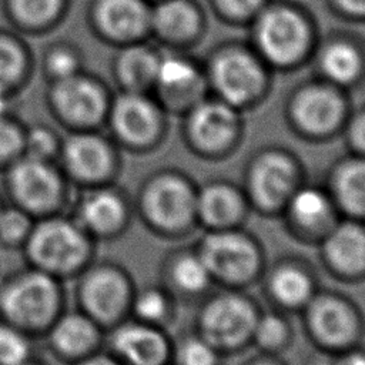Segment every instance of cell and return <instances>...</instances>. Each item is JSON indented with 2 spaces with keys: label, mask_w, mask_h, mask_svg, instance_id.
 <instances>
[{
  "label": "cell",
  "mask_w": 365,
  "mask_h": 365,
  "mask_svg": "<svg viewBox=\"0 0 365 365\" xmlns=\"http://www.w3.org/2000/svg\"><path fill=\"white\" fill-rule=\"evenodd\" d=\"M257 317L255 307L244 295L218 294L200 312V336L218 351L235 349L251 339Z\"/></svg>",
  "instance_id": "5bb4252c"
},
{
  "label": "cell",
  "mask_w": 365,
  "mask_h": 365,
  "mask_svg": "<svg viewBox=\"0 0 365 365\" xmlns=\"http://www.w3.org/2000/svg\"><path fill=\"white\" fill-rule=\"evenodd\" d=\"M104 348L123 365H164L170 355L160 327L130 317L106 332Z\"/></svg>",
  "instance_id": "ffe728a7"
},
{
  "label": "cell",
  "mask_w": 365,
  "mask_h": 365,
  "mask_svg": "<svg viewBox=\"0 0 365 365\" xmlns=\"http://www.w3.org/2000/svg\"><path fill=\"white\" fill-rule=\"evenodd\" d=\"M96 241L118 238L131 220V202L114 182L76 190L67 211Z\"/></svg>",
  "instance_id": "7c38bea8"
},
{
  "label": "cell",
  "mask_w": 365,
  "mask_h": 365,
  "mask_svg": "<svg viewBox=\"0 0 365 365\" xmlns=\"http://www.w3.org/2000/svg\"><path fill=\"white\" fill-rule=\"evenodd\" d=\"M71 365H123V364L115 356H113L106 348H103Z\"/></svg>",
  "instance_id": "f6af8a7d"
},
{
  "label": "cell",
  "mask_w": 365,
  "mask_h": 365,
  "mask_svg": "<svg viewBox=\"0 0 365 365\" xmlns=\"http://www.w3.org/2000/svg\"><path fill=\"white\" fill-rule=\"evenodd\" d=\"M297 180L298 167L291 155L278 150L262 151L248 170V195L259 208L277 211L285 207L298 188Z\"/></svg>",
  "instance_id": "ac0fdd59"
},
{
  "label": "cell",
  "mask_w": 365,
  "mask_h": 365,
  "mask_svg": "<svg viewBox=\"0 0 365 365\" xmlns=\"http://www.w3.org/2000/svg\"><path fill=\"white\" fill-rule=\"evenodd\" d=\"M71 0H0L10 29L23 36H44L67 17Z\"/></svg>",
  "instance_id": "484cf974"
},
{
  "label": "cell",
  "mask_w": 365,
  "mask_h": 365,
  "mask_svg": "<svg viewBox=\"0 0 365 365\" xmlns=\"http://www.w3.org/2000/svg\"><path fill=\"white\" fill-rule=\"evenodd\" d=\"M211 279L212 277L198 252L182 254L170 265V281L175 288L187 295L204 292Z\"/></svg>",
  "instance_id": "d6a6232c"
},
{
  "label": "cell",
  "mask_w": 365,
  "mask_h": 365,
  "mask_svg": "<svg viewBox=\"0 0 365 365\" xmlns=\"http://www.w3.org/2000/svg\"><path fill=\"white\" fill-rule=\"evenodd\" d=\"M346 91L318 77L297 86L288 101L287 115L295 131L305 137H329L349 117Z\"/></svg>",
  "instance_id": "9c48e42d"
},
{
  "label": "cell",
  "mask_w": 365,
  "mask_h": 365,
  "mask_svg": "<svg viewBox=\"0 0 365 365\" xmlns=\"http://www.w3.org/2000/svg\"><path fill=\"white\" fill-rule=\"evenodd\" d=\"M63 135L58 130L46 123L26 124L24 155L57 161Z\"/></svg>",
  "instance_id": "74e56055"
},
{
  "label": "cell",
  "mask_w": 365,
  "mask_h": 365,
  "mask_svg": "<svg viewBox=\"0 0 365 365\" xmlns=\"http://www.w3.org/2000/svg\"><path fill=\"white\" fill-rule=\"evenodd\" d=\"M150 3H155V1H158V0H148Z\"/></svg>",
  "instance_id": "681fc988"
},
{
  "label": "cell",
  "mask_w": 365,
  "mask_h": 365,
  "mask_svg": "<svg viewBox=\"0 0 365 365\" xmlns=\"http://www.w3.org/2000/svg\"><path fill=\"white\" fill-rule=\"evenodd\" d=\"M137 210L148 227L161 232L177 231L195 217V191L187 180L160 173L144 181Z\"/></svg>",
  "instance_id": "8fae6325"
},
{
  "label": "cell",
  "mask_w": 365,
  "mask_h": 365,
  "mask_svg": "<svg viewBox=\"0 0 365 365\" xmlns=\"http://www.w3.org/2000/svg\"><path fill=\"white\" fill-rule=\"evenodd\" d=\"M50 355L63 365H71L106 344V329L78 308H66L41 336Z\"/></svg>",
  "instance_id": "d6986e66"
},
{
  "label": "cell",
  "mask_w": 365,
  "mask_h": 365,
  "mask_svg": "<svg viewBox=\"0 0 365 365\" xmlns=\"http://www.w3.org/2000/svg\"><path fill=\"white\" fill-rule=\"evenodd\" d=\"M315 365H365V352L349 351L335 358L321 359Z\"/></svg>",
  "instance_id": "ee69618b"
},
{
  "label": "cell",
  "mask_w": 365,
  "mask_h": 365,
  "mask_svg": "<svg viewBox=\"0 0 365 365\" xmlns=\"http://www.w3.org/2000/svg\"><path fill=\"white\" fill-rule=\"evenodd\" d=\"M174 356L177 365H218V349L200 335L182 339Z\"/></svg>",
  "instance_id": "60d3db41"
},
{
  "label": "cell",
  "mask_w": 365,
  "mask_h": 365,
  "mask_svg": "<svg viewBox=\"0 0 365 365\" xmlns=\"http://www.w3.org/2000/svg\"><path fill=\"white\" fill-rule=\"evenodd\" d=\"M26 124L13 110L0 111V174L24 154Z\"/></svg>",
  "instance_id": "d590c367"
},
{
  "label": "cell",
  "mask_w": 365,
  "mask_h": 365,
  "mask_svg": "<svg viewBox=\"0 0 365 365\" xmlns=\"http://www.w3.org/2000/svg\"><path fill=\"white\" fill-rule=\"evenodd\" d=\"M161 50L148 40L115 48L110 74L117 91L153 93Z\"/></svg>",
  "instance_id": "cb8c5ba5"
},
{
  "label": "cell",
  "mask_w": 365,
  "mask_h": 365,
  "mask_svg": "<svg viewBox=\"0 0 365 365\" xmlns=\"http://www.w3.org/2000/svg\"><path fill=\"white\" fill-rule=\"evenodd\" d=\"M240 113L214 96L202 97L185 111V133L190 143L207 154L225 151L238 140Z\"/></svg>",
  "instance_id": "e0dca14e"
},
{
  "label": "cell",
  "mask_w": 365,
  "mask_h": 365,
  "mask_svg": "<svg viewBox=\"0 0 365 365\" xmlns=\"http://www.w3.org/2000/svg\"><path fill=\"white\" fill-rule=\"evenodd\" d=\"M271 297L287 308L305 307L314 297V284L308 272L292 264L275 268L268 279Z\"/></svg>",
  "instance_id": "1f68e13d"
},
{
  "label": "cell",
  "mask_w": 365,
  "mask_h": 365,
  "mask_svg": "<svg viewBox=\"0 0 365 365\" xmlns=\"http://www.w3.org/2000/svg\"><path fill=\"white\" fill-rule=\"evenodd\" d=\"M4 204V197L0 194V208H1V205Z\"/></svg>",
  "instance_id": "c3c4849f"
},
{
  "label": "cell",
  "mask_w": 365,
  "mask_h": 365,
  "mask_svg": "<svg viewBox=\"0 0 365 365\" xmlns=\"http://www.w3.org/2000/svg\"><path fill=\"white\" fill-rule=\"evenodd\" d=\"M285 208L292 222L308 231L329 225L332 201L329 195L317 187H298L289 197Z\"/></svg>",
  "instance_id": "f546056e"
},
{
  "label": "cell",
  "mask_w": 365,
  "mask_h": 365,
  "mask_svg": "<svg viewBox=\"0 0 365 365\" xmlns=\"http://www.w3.org/2000/svg\"><path fill=\"white\" fill-rule=\"evenodd\" d=\"M36 218L24 210L7 202L0 208V248L6 251H21Z\"/></svg>",
  "instance_id": "836d02e7"
},
{
  "label": "cell",
  "mask_w": 365,
  "mask_h": 365,
  "mask_svg": "<svg viewBox=\"0 0 365 365\" xmlns=\"http://www.w3.org/2000/svg\"><path fill=\"white\" fill-rule=\"evenodd\" d=\"M312 58L317 77L345 91L365 77L364 44L352 36L335 34L318 40Z\"/></svg>",
  "instance_id": "7402d4cb"
},
{
  "label": "cell",
  "mask_w": 365,
  "mask_h": 365,
  "mask_svg": "<svg viewBox=\"0 0 365 365\" xmlns=\"http://www.w3.org/2000/svg\"><path fill=\"white\" fill-rule=\"evenodd\" d=\"M322 252L329 267L342 275L365 271V227L355 221L338 222L327 231Z\"/></svg>",
  "instance_id": "4316f807"
},
{
  "label": "cell",
  "mask_w": 365,
  "mask_h": 365,
  "mask_svg": "<svg viewBox=\"0 0 365 365\" xmlns=\"http://www.w3.org/2000/svg\"><path fill=\"white\" fill-rule=\"evenodd\" d=\"M331 187L341 210L365 220V155L342 161L332 174Z\"/></svg>",
  "instance_id": "f1b7e54d"
},
{
  "label": "cell",
  "mask_w": 365,
  "mask_h": 365,
  "mask_svg": "<svg viewBox=\"0 0 365 365\" xmlns=\"http://www.w3.org/2000/svg\"><path fill=\"white\" fill-rule=\"evenodd\" d=\"M244 215V198L230 184L210 182L195 191V217L212 230L232 228Z\"/></svg>",
  "instance_id": "83f0119b"
},
{
  "label": "cell",
  "mask_w": 365,
  "mask_h": 365,
  "mask_svg": "<svg viewBox=\"0 0 365 365\" xmlns=\"http://www.w3.org/2000/svg\"><path fill=\"white\" fill-rule=\"evenodd\" d=\"M38 67L46 83L63 80L86 70L84 50L68 38L53 40L41 50Z\"/></svg>",
  "instance_id": "4dcf8cb0"
},
{
  "label": "cell",
  "mask_w": 365,
  "mask_h": 365,
  "mask_svg": "<svg viewBox=\"0 0 365 365\" xmlns=\"http://www.w3.org/2000/svg\"><path fill=\"white\" fill-rule=\"evenodd\" d=\"M114 91L107 81L87 68L47 83L44 104L53 121L67 131L103 130Z\"/></svg>",
  "instance_id": "8992f818"
},
{
  "label": "cell",
  "mask_w": 365,
  "mask_h": 365,
  "mask_svg": "<svg viewBox=\"0 0 365 365\" xmlns=\"http://www.w3.org/2000/svg\"><path fill=\"white\" fill-rule=\"evenodd\" d=\"M165 111L151 93L114 91L106 125L114 143L128 151H147L158 144Z\"/></svg>",
  "instance_id": "30bf717a"
},
{
  "label": "cell",
  "mask_w": 365,
  "mask_h": 365,
  "mask_svg": "<svg viewBox=\"0 0 365 365\" xmlns=\"http://www.w3.org/2000/svg\"><path fill=\"white\" fill-rule=\"evenodd\" d=\"M57 164L74 190L113 184L121 171L120 147L101 130L67 131Z\"/></svg>",
  "instance_id": "ba28073f"
},
{
  "label": "cell",
  "mask_w": 365,
  "mask_h": 365,
  "mask_svg": "<svg viewBox=\"0 0 365 365\" xmlns=\"http://www.w3.org/2000/svg\"><path fill=\"white\" fill-rule=\"evenodd\" d=\"M269 0H210L212 11L225 23L248 26Z\"/></svg>",
  "instance_id": "ab89813d"
},
{
  "label": "cell",
  "mask_w": 365,
  "mask_h": 365,
  "mask_svg": "<svg viewBox=\"0 0 365 365\" xmlns=\"http://www.w3.org/2000/svg\"><path fill=\"white\" fill-rule=\"evenodd\" d=\"M34 339L17 327L0 319V365H21L36 356Z\"/></svg>",
  "instance_id": "8d00e7d4"
},
{
  "label": "cell",
  "mask_w": 365,
  "mask_h": 365,
  "mask_svg": "<svg viewBox=\"0 0 365 365\" xmlns=\"http://www.w3.org/2000/svg\"><path fill=\"white\" fill-rule=\"evenodd\" d=\"M208 90L242 111L259 103L269 88V67L250 44L227 43L204 63Z\"/></svg>",
  "instance_id": "5b68a950"
},
{
  "label": "cell",
  "mask_w": 365,
  "mask_h": 365,
  "mask_svg": "<svg viewBox=\"0 0 365 365\" xmlns=\"http://www.w3.org/2000/svg\"><path fill=\"white\" fill-rule=\"evenodd\" d=\"M331 9L352 21H365V0H328Z\"/></svg>",
  "instance_id": "7bdbcfd3"
},
{
  "label": "cell",
  "mask_w": 365,
  "mask_h": 365,
  "mask_svg": "<svg viewBox=\"0 0 365 365\" xmlns=\"http://www.w3.org/2000/svg\"><path fill=\"white\" fill-rule=\"evenodd\" d=\"M289 338L288 322L274 312L257 317L251 339L265 351H277L284 346Z\"/></svg>",
  "instance_id": "f35d334b"
},
{
  "label": "cell",
  "mask_w": 365,
  "mask_h": 365,
  "mask_svg": "<svg viewBox=\"0 0 365 365\" xmlns=\"http://www.w3.org/2000/svg\"><path fill=\"white\" fill-rule=\"evenodd\" d=\"M148 0H90L86 23L90 33L114 48L150 40Z\"/></svg>",
  "instance_id": "4fadbf2b"
},
{
  "label": "cell",
  "mask_w": 365,
  "mask_h": 365,
  "mask_svg": "<svg viewBox=\"0 0 365 365\" xmlns=\"http://www.w3.org/2000/svg\"><path fill=\"white\" fill-rule=\"evenodd\" d=\"M96 248L97 242L66 211L37 218L20 252L26 265L67 282L97 258Z\"/></svg>",
  "instance_id": "3957f363"
},
{
  "label": "cell",
  "mask_w": 365,
  "mask_h": 365,
  "mask_svg": "<svg viewBox=\"0 0 365 365\" xmlns=\"http://www.w3.org/2000/svg\"><path fill=\"white\" fill-rule=\"evenodd\" d=\"M250 365H281V364L277 361H272V359H259V361L251 362Z\"/></svg>",
  "instance_id": "7dc6e473"
},
{
  "label": "cell",
  "mask_w": 365,
  "mask_h": 365,
  "mask_svg": "<svg viewBox=\"0 0 365 365\" xmlns=\"http://www.w3.org/2000/svg\"><path fill=\"white\" fill-rule=\"evenodd\" d=\"M34 53L23 34L0 27V98L14 100L31 81Z\"/></svg>",
  "instance_id": "d4e9b609"
},
{
  "label": "cell",
  "mask_w": 365,
  "mask_h": 365,
  "mask_svg": "<svg viewBox=\"0 0 365 365\" xmlns=\"http://www.w3.org/2000/svg\"><path fill=\"white\" fill-rule=\"evenodd\" d=\"M1 188L7 202L36 220L68 211L76 191L57 161L24 154L1 173Z\"/></svg>",
  "instance_id": "277c9868"
},
{
  "label": "cell",
  "mask_w": 365,
  "mask_h": 365,
  "mask_svg": "<svg viewBox=\"0 0 365 365\" xmlns=\"http://www.w3.org/2000/svg\"><path fill=\"white\" fill-rule=\"evenodd\" d=\"M21 365H51V364L47 362V361H44V359H41V358H38V356L36 355V356H33L31 359L26 361V362L21 364Z\"/></svg>",
  "instance_id": "bcb514c9"
},
{
  "label": "cell",
  "mask_w": 365,
  "mask_h": 365,
  "mask_svg": "<svg viewBox=\"0 0 365 365\" xmlns=\"http://www.w3.org/2000/svg\"><path fill=\"white\" fill-rule=\"evenodd\" d=\"M73 282L74 307L106 332L128 318L135 288L130 274L120 264L96 258Z\"/></svg>",
  "instance_id": "52a82bcc"
},
{
  "label": "cell",
  "mask_w": 365,
  "mask_h": 365,
  "mask_svg": "<svg viewBox=\"0 0 365 365\" xmlns=\"http://www.w3.org/2000/svg\"><path fill=\"white\" fill-rule=\"evenodd\" d=\"M307 325L314 338L329 348H345L358 334V317L338 295H314L305 305Z\"/></svg>",
  "instance_id": "603a6c76"
},
{
  "label": "cell",
  "mask_w": 365,
  "mask_h": 365,
  "mask_svg": "<svg viewBox=\"0 0 365 365\" xmlns=\"http://www.w3.org/2000/svg\"><path fill=\"white\" fill-rule=\"evenodd\" d=\"M208 91L204 63L177 48L161 50L153 96L164 111H187Z\"/></svg>",
  "instance_id": "9a60e30c"
},
{
  "label": "cell",
  "mask_w": 365,
  "mask_h": 365,
  "mask_svg": "<svg viewBox=\"0 0 365 365\" xmlns=\"http://www.w3.org/2000/svg\"><path fill=\"white\" fill-rule=\"evenodd\" d=\"M66 282L30 265L0 279V319L41 338L68 307Z\"/></svg>",
  "instance_id": "7a4b0ae2"
},
{
  "label": "cell",
  "mask_w": 365,
  "mask_h": 365,
  "mask_svg": "<svg viewBox=\"0 0 365 365\" xmlns=\"http://www.w3.org/2000/svg\"><path fill=\"white\" fill-rule=\"evenodd\" d=\"M170 315L168 294L157 287H145L135 289L130 304V318L157 325L165 321Z\"/></svg>",
  "instance_id": "e575fe53"
},
{
  "label": "cell",
  "mask_w": 365,
  "mask_h": 365,
  "mask_svg": "<svg viewBox=\"0 0 365 365\" xmlns=\"http://www.w3.org/2000/svg\"><path fill=\"white\" fill-rule=\"evenodd\" d=\"M344 127L351 147L359 155H365V107L351 113Z\"/></svg>",
  "instance_id": "b9f144b4"
},
{
  "label": "cell",
  "mask_w": 365,
  "mask_h": 365,
  "mask_svg": "<svg viewBox=\"0 0 365 365\" xmlns=\"http://www.w3.org/2000/svg\"><path fill=\"white\" fill-rule=\"evenodd\" d=\"M205 17L195 0H158L151 3L150 38L167 48L182 50L200 40Z\"/></svg>",
  "instance_id": "44dd1931"
},
{
  "label": "cell",
  "mask_w": 365,
  "mask_h": 365,
  "mask_svg": "<svg viewBox=\"0 0 365 365\" xmlns=\"http://www.w3.org/2000/svg\"><path fill=\"white\" fill-rule=\"evenodd\" d=\"M197 252L212 278L230 284L248 281L259 265V251L252 240L232 228L205 235Z\"/></svg>",
  "instance_id": "2e32d148"
},
{
  "label": "cell",
  "mask_w": 365,
  "mask_h": 365,
  "mask_svg": "<svg viewBox=\"0 0 365 365\" xmlns=\"http://www.w3.org/2000/svg\"><path fill=\"white\" fill-rule=\"evenodd\" d=\"M248 27V44L269 70L298 68L312 57L318 43L314 20L291 1L269 0Z\"/></svg>",
  "instance_id": "6da1fadb"
}]
</instances>
